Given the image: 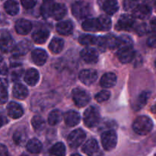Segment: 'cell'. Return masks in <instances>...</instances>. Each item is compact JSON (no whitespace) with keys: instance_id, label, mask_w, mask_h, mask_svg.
<instances>
[{"instance_id":"cell-17","label":"cell","mask_w":156,"mask_h":156,"mask_svg":"<svg viewBox=\"0 0 156 156\" xmlns=\"http://www.w3.org/2000/svg\"><path fill=\"white\" fill-rule=\"evenodd\" d=\"M47 57L48 56H47V52L41 48L35 49L31 53L32 59H33L34 62L37 66L44 65L47 61Z\"/></svg>"},{"instance_id":"cell-51","label":"cell","mask_w":156,"mask_h":156,"mask_svg":"<svg viewBox=\"0 0 156 156\" xmlns=\"http://www.w3.org/2000/svg\"><path fill=\"white\" fill-rule=\"evenodd\" d=\"M151 110H152V112H153V113H155V114H156V104H155V105H154L153 107H152V109H151Z\"/></svg>"},{"instance_id":"cell-40","label":"cell","mask_w":156,"mask_h":156,"mask_svg":"<svg viewBox=\"0 0 156 156\" xmlns=\"http://www.w3.org/2000/svg\"><path fill=\"white\" fill-rule=\"evenodd\" d=\"M105 38L107 48H109L111 50L118 48V37H116L114 35L110 34L105 36Z\"/></svg>"},{"instance_id":"cell-47","label":"cell","mask_w":156,"mask_h":156,"mask_svg":"<svg viewBox=\"0 0 156 156\" xmlns=\"http://www.w3.org/2000/svg\"><path fill=\"white\" fill-rule=\"evenodd\" d=\"M21 4H22L23 7L25 9H32L35 5L37 4L36 1H21Z\"/></svg>"},{"instance_id":"cell-31","label":"cell","mask_w":156,"mask_h":156,"mask_svg":"<svg viewBox=\"0 0 156 156\" xmlns=\"http://www.w3.org/2000/svg\"><path fill=\"white\" fill-rule=\"evenodd\" d=\"M56 2L53 1H45L43 2L41 8V15L44 18H47L51 17L52 12H53V5Z\"/></svg>"},{"instance_id":"cell-24","label":"cell","mask_w":156,"mask_h":156,"mask_svg":"<svg viewBox=\"0 0 156 156\" xmlns=\"http://www.w3.org/2000/svg\"><path fill=\"white\" fill-rule=\"evenodd\" d=\"M66 8L62 3H55L53 8L51 17L55 20H61L66 14Z\"/></svg>"},{"instance_id":"cell-3","label":"cell","mask_w":156,"mask_h":156,"mask_svg":"<svg viewBox=\"0 0 156 156\" xmlns=\"http://www.w3.org/2000/svg\"><path fill=\"white\" fill-rule=\"evenodd\" d=\"M72 12L77 19L85 18L91 14V6L85 2H76L72 6Z\"/></svg>"},{"instance_id":"cell-32","label":"cell","mask_w":156,"mask_h":156,"mask_svg":"<svg viewBox=\"0 0 156 156\" xmlns=\"http://www.w3.org/2000/svg\"><path fill=\"white\" fill-rule=\"evenodd\" d=\"M31 125L37 133H41L46 126L45 121L41 116H34L31 120Z\"/></svg>"},{"instance_id":"cell-35","label":"cell","mask_w":156,"mask_h":156,"mask_svg":"<svg viewBox=\"0 0 156 156\" xmlns=\"http://www.w3.org/2000/svg\"><path fill=\"white\" fill-rule=\"evenodd\" d=\"M8 85L6 79L0 78V105H3L8 100Z\"/></svg>"},{"instance_id":"cell-49","label":"cell","mask_w":156,"mask_h":156,"mask_svg":"<svg viewBox=\"0 0 156 156\" xmlns=\"http://www.w3.org/2000/svg\"><path fill=\"white\" fill-rule=\"evenodd\" d=\"M150 26L151 29H152L154 32H156V18H153V19L150 21Z\"/></svg>"},{"instance_id":"cell-21","label":"cell","mask_w":156,"mask_h":156,"mask_svg":"<svg viewBox=\"0 0 156 156\" xmlns=\"http://www.w3.org/2000/svg\"><path fill=\"white\" fill-rule=\"evenodd\" d=\"M73 24L69 21H60V22L56 24V30H57V32L59 34L64 35V36L71 34L73 33Z\"/></svg>"},{"instance_id":"cell-19","label":"cell","mask_w":156,"mask_h":156,"mask_svg":"<svg viewBox=\"0 0 156 156\" xmlns=\"http://www.w3.org/2000/svg\"><path fill=\"white\" fill-rule=\"evenodd\" d=\"M40 79L39 73L35 69H29L24 74V81L27 85L34 86L38 82Z\"/></svg>"},{"instance_id":"cell-38","label":"cell","mask_w":156,"mask_h":156,"mask_svg":"<svg viewBox=\"0 0 156 156\" xmlns=\"http://www.w3.org/2000/svg\"><path fill=\"white\" fill-rule=\"evenodd\" d=\"M79 42L82 45H94V44H97L98 37H96L94 35L83 34L79 38Z\"/></svg>"},{"instance_id":"cell-44","label":"cell","mask_w":156,"mask_h":156,"mask_svg":"<svg viewBox=\"0 0 156 156\" xmlns=\"http://www.w3.org/2000/svg\"><path fill=\"white\" fill-rule=\"evenodd\" d=\"M9 73V69H8L6 62H5L4 59L0 57V75H5Z\"/></svg>"},{"instance_id":"cell-30","label":"cell","mask_w":156,"mask_h":156,"mask_svg":"<svg viewBox=\"0 0 156 156\" xmlns=\"http://www.w3.org/2000/svg\"><path fill=\"white\" fill-rule=\"evenodd\" d=\"M64 47L63 40L59 37H55L50 41L49 49L53 53H59Z\"/></svg>"},{"instance_id":"cell-43","label":"cell","mask_w":156,"mask_h":156,"mask_svg":"<svg viewBox=\"0 0 156 156\" xmlns=\"http://www.w3.org/2000/svg\"><path fill=\"white\" fill-rule=\"evenodd\" d=\"M148 29L147 25L145 23H142V24H140L139 25H137L136 27H135V31L136 32L137 34L139 35H145L146 34L148 33Z\"/></svg>"},{"instance_id":"cell-39","label":"cell","mask_w":156,"mask_h":156,"mask_svg":"<svg viewBox=\"0 0 156 156\" xmlns=\"http://www.w3.org/2000/svg\"><path fill=\"white\" fill-rule=\"evenodd\" d=\"M99 26H100V30L101 31H107L109 30L111 27V20L109 17L106 15H101L99 18H98Z\"/></svg>"},{"instance_id":"cell-54","label":"cell","mask_w":156,"mask_h":156,"mask_svg":"<svg viewBox=\"0 0 156 156\" xmlns=\"http://www.w3.org/2000/svg\"><path fill=\"white\" fill-rule=\"evenodd\" d=\"M155 9H156V2L155 3Z\"/></svg>"},{"instance_id":"cell-23","label":"cell","mask_w":156,"mask_h":156,"mask_svg":"<svg viewBox=\"0 0 156 156\" xmlns=\"http://www.w3.org/2000/svg\"><path fill=\"white\" fill-rule=\"evenodd\" d=\"M50 33L46 29H39V30H35L32 34V38L34 41L37 44H44L47 41L49 37Z\"/></svg>"},{"instance_id":"cell-1","label":"cell","mask_w":156,"mask_h":156,"mask_svg":"<svg viewBox=\"0 0 156 156\" xmlns=\"http://www.w3.org/2000/svg\"><path fill=\"white\" fill-rule=\"evenodd\" d=\"M133 128L134 132L139 135H147L153 128V122L147 116H140L134 120Z\"/></svg>"},{"instance_id":"cell-50","label":"cell","mask_w":156,"mask_h":156,"mask_svg":"<svg viewBox=\"0 0 156 156\" xmlns=\"http://www.w3.org/2000/svg\"><path fill=\"white\" fill-rule=\"evenodd\" d=\"M6 123H7V119H6L4 116L0 114V127H1L2 126H3V125L5 124Z\"/></svg>"},{"instance_id":"cell-6","label":"cell","mask_w":156,"mask_h":156,"mask_svg":"<svg viewBox=\"0 0 156 156\" xmlns=\"http://www.w3.org/2000/svg\"><path fill=\"white\" fill-rule=\"evenodd\" d=\"M85 133L82 129H77L71 133L68 136V144L69 146L73 149H76L81 146L83 141L85 140Z\"/></svg>"},{"instance_id":"cell-53","label":"cell","mask_w":156,"mask_h":156,"mask_svg":"<svg viewBox=\"0 0 156 156\" xmlns=\"http://www.w3.org/2000/svg\"><path fill=\"white\" fill-rule=\"evenodd\" d=\"M71 156H82V155H79V154H73V155H72Z\"/></svg>"},{"instance_id":"cell-46","label":"cell","mask_w":156,"mask_h":156,"mask_svg":"<svg viewBox=\"0 0 156 156\" xmlns=\"http://www.w3.org/2000/svg\"><path fill=\"white\" fill-rule=\"evenodd\" d=\"M147 45L152 48L156 47V35H152L147 40Z\"/></svg>"},{"instance_id":"cell-37","label":"cell","mask_w":156,"mask_h":156,"mask_svg":"<svg viewBox=\"0 0 156 156\" xmlns=\"http://www.w3.org/2000/svg\"><path fill=\"white\" fill-rule=\"evenodd\" d=\"M50 154L54 156H65L66 146L62 143H57L52 146L50 150Z\"/></svg>"},{"instance_id":"cell-33","label":"cell","mask_w":156,"mask_h":156,"mask_svg":"<svg viewBox=\"0 0 156 156\" xmlns=\"http://www.w3.org/2000/svg\"><path fill=\"white\" fill-rule=\"evenodd\" d=\"M103 9L108 15H114L119 9L118 2L117 1H114V0L105 2L103 5Z\"/></svg>"},{"instance_id":"cell-36","label":"cell","mask_w":156,"mask_h":156,"mask_svg":"<svg viewBox=\"0 0 156 156\" xmlns=\"http://www.w3.org/2000/svg\"><path fill=\"white\" fill-rule=\"evenodd\" d=\"M62 120V113L59 110H53L49 114L48 123L51 126L58 124Z\"/></svg>"},{"instance_id":"cell-27","label":"cell","mask_w":156,"mask_h":156,"mask_svg":"<svg viewBox=\"0 0 156 156\" xmlns=\"http://www.w3.org/2000/svg\"><path fill=\"white\" fill-rule=\"evenodd\" d=\"M42 143L37 139L29 140L26 146V149L31 154H39L42 150Z\"/></svg>"},{"instance_id":"cell-10","label":"cell","mask_w":156,"mask_h":156,"mask_svg":"<svg viewBox=\"0 0 156 156\" xmlns=\"http://www.w3.org/2000/svg\"><path fill=\"white\" fill-rule=\"evenodd\" d=\"M32 48V44L27 40H24L15 45L12 50V54L15 57L25 55Z\"/></svg>"},{"instance_id":"cell-5","label":"cell","mask_w":156,"mask_h":156,"mask_svg":"<svg viewBox=\"0 0 156 156\" xmlns=\"http://www.w3.org/2000/svg\"><path fill=\"white\" fill-rule=\"evenodd\" d=\"M73 99L79 108H83L90 101V95L85 90L76 88L73 90Z\"/></svg>"},{"instance_id":"cell-52","label":"cell","mask_w":156,"mask_h":156,"mask_svg":"<svg viewBox=\"0 0 156 156\" xmlns=\"http://www.w3.org/2000/svg\"><path fill=\"white\" fill-rule=\"evenodd\" d=\"M21 156H34V155H30V154H27V153H23Z\"/></svg>"},{"instance_id":"cell-48","label":"cell","mask_w":156,"mask_h":156,"mask_svg":"<svg viewBox=\"0 0 156 156\" xmlns=\"http://www.w3.org/2000/svg\"><path fill=\"white\" fill-rule=\"evenodd\" d=\"M0 156H9V152L5 146L0 143Z\"/></svg>"},{"instance_id":"cell-41","label":"cell","mask_w":156,"mask_h":156,"mask_svg":"<svg viewBox=\"0 0 156 156\" xmlns=\"http://www.w3.org/2000/svg\"><path fill=\"white\" fill-rule=\"evenodd\" d=\"M133 47V41L129 36L123 35L118 37V49Z\"/></svg>"},{"instance_id":"cell-20","label":"cell","mask_w":156,"mask_h":156,"mask_svg":"<svg viewBox=\"0 0 156 156\" xmlns=\"http://www.w3.org/2000/svg\"><path fill=\"white\" fill-rule=\"evenodd\" d=\"M117 76L113 73H107L104 75L100 80L101 86L103 88H109L116 85Z\"/></svg>"},{"instance_id":"cell-42","label":"cell","mask_w":156,"mask_h":156,"mask_svg":"<svg viewBox=\"0 0 156 156\" xmlns=\"http://www.w3.org/2000/svg\"><path fill=\"white\" fill-rule=\"evenodd\" d=\"M111 97V93L110 91H106V90H103L101 91L100 92L98 93L95 96V99L98 102L101 103V102H105L108 101Z\"/></svg>"},{"instance_id":"cell-9","label":"cell","mask_w":156,"mask_h":156,"mask_svg":"<svg viewBox=\"0 0 156 156\" xmlns=\"http://www.w3.org/2000/svg\"><path fill=\"white\" fill-rule=\"evenodd\" d=\"M98 77V73L94 69H84L80 72L79 78L81 82L86 85L94 83Z\"/></svg>"},{"instance_id":"cell-2","label":"cell","mask_w":156,"mask_h":156,"mask_svg":"<svg viewBox=\"0 0 156 156\" xmlns=\"http://www.w3.org/2000/svg\"><path fill=\"white\" fill-rule=\"evenodd\" d=\"M100 121V113L94 107L87 108L84 113V123L89 128H93L97 126Z\"/></svg>"},{"instance_id":"cell-34","label":"cell","mask_w":156,"mask_h":156,"mask_svg":"<svg viewBox=\"0 0 156 156\" xmlns=\"http://www.w3.org/2000/svg\"><path fill=\"white\" fill-rule=\"evenodd\" d=\"M4 9L5 12L10 15H16L19 12V5L15 1H7L4 4Z\"/></svg>"},{"instance_id":"cell-18","label":"cell","mask_w":156,"mask_h":156,"mask_svg":"<svg viewBox=\"0 0 156 156\" xmlns=\"http://www.w3.org/2000/svg\"><path fill=\"white\" fill-rule=\"evenodd\" d=\"M64 120L68 126H75L80 121V115L75 111H69L64 115Z\"/></svg>"},{"instance_id":"cell-55","label":"cell","mask_w":156,"mask_h":156,"mask_svg":"<svg viewBox=\"0 0 156 156\" xmlns=\"http://www.w3.org/2000/svg\"><path fill=\"white\" fill-rule=\"evenodd\" d=\"M155 67H156V60H155Z\"/></svg>"},{"instance_id":"cell-7","label":"cell","mask_w":156,"mask_h":156,"mask_svg":"<svg viewBox=\"0 0 156 156\" xmlns=\"http://www.w3.org/2000/svg\"><path fill=\"white\" fill-rule=\"evenodd\" d=\"M135 24L134 17L124 14L119 18L116 25V29L118 30H129L133 27Z\"/></svg>"},{"instance_id":"cell-26","label":"cell","mask_w":156,"mask_h":156,"mask_svg":"<svg viewBox=\"0 0 156 156\" xmlns=\"http://www.w3.org/2000/svg\"><path fill=\"white\" fill-rule=\"evenodd\" d=\"M151 95V93L149 91H143L141 94L139 95L138 98L136 100L135 103L133 105V108L135 111H139L141 108H143L147 103L149 97Z\"/></svg>"},{"instance_id":"cell-16","label":"cell","mask_w":156,"mask_h":156,"mask_svg":"<svg viewBox=\"0 0 156 156\" xmlns=\"http://www.w3.org/2000/svg\"><path fill=\"white\" fill-rule=\"evenodd\" d=\"M82 149V152L88 156H92L98 151V143L94 139H90L83 145Z\"/></svg>"},{"instance_id":"cell-22","label":"cell","mask_w":156,"mask_h":156,"mask_svg":"<svg viewBox=\"0 0 156 156\" xmlns=\"http://www.w3.org/2000/svg\"><path fill=\"white\" fill-rule=\"evenodd\" d=\"M13 95L19 100H24L28 95V90L21 83H16L13 87Z\"/></svg>"},{"instance_id":"cell-13","label":"cell","mask_w":156,"mask_h":156,"mask_svg":"<svg viewBox=\"0 0 156 156\" xmlns=\"http://www.w3.org/2000/svg\"><path fill=\"white\" fill-rule=\"evenodd\" d=\"M117 58L123 63L131 62L134 57V51L133 47H125L119 49L117 53Z\"/></svg>"},{"instance_id":"cell-29","label":"cell","mask_w":156,"mask_h":156,"mask_svg":"<svg viewBox=\"0 0 156 156\" xmlns=\"http://www.w3.org/2000/svg\"><path fill=\"white\" fill-rule=\"evenodd\" d=\"M82 28L86 31H100L98 18H90L87 19L82 23Z\"/></svg>"},{"instance_id":"cell-25","label":"cell","mask_w":156,"mask_h":156,"mask_svg":"<svg viewBox=\"0 0 156 156\" xmlns=\"http://www.w3.org/2000/svg\"><path fill=\"white\" fill-rule=\"evenodd\" d=\"M27 135L26 129L24 128H19L17 129L13 135L14 143L18 146H22L26 143Z\"/></svg>"},{"instance_id":"cell-15","label":"cell","mask_w":156,"mask_h":156,"mask_svg":"<svg viewBox=\"0 0 156 156\" xmlns=\"http://www.w3.org/2000/svg\"><path fill=\"white\" fill-rule=\"evenodd\" d=\"M32 24L30 21L26 19L18 20L15 23V30L17 33L21 35H26L31 30Z\"/></svg>"},{"instance_id":"cell-12","label":"cell","mask_w":156,"mask_h":156,"mask_svg":"<svg viewBox=\"0 0 156 156\" xmlns=\"http://www.w3.org/2000/svg\"><path fill=\"white\" fill-rule=\"evenodd\" d=\"M133 17L139 19H146L152 14V9L150 6L145 4L138 5L133 9Z\"/></svg>"},{"instance_id":"cell-8","label":"cell","mask_w":156,"mask_h":156,"mask_svg":"<svg viewBox=\"0 0 156 156\" xmlns=\"http://www.w3.org/2000/svg\"><path fill=\"white\" fill-rule=\"evenodd\" d=\"M15 47V41L13 38L11 37L7 32H4L2 34L0 37V49L4 53H9V52H12L14 47Z\"/></svg>"},{"instance_id":"cell-4","label":"cell","mask_w":156,"mask_h":156,"mask_svg":"<svg viewBox=\"0 0 156 156\" xmlns=\"http://www.w3.org/2000/svg\"><path fill=\"white\" fill-rule=\"evenodd\" d=\"M117 136L114 130H107L101 135V143L106 151H111L116 147Z\"/></svg>"},{"instance_id":"cell-14","label":"cell","mask_w":156,"mask_h":156,"mask_svg":"<svg viewBox=\"0 0 156 156\" xmlns=\"http://www.w3.org/2000/svg\"><path fill=\"white\" fill-rule=\"evenodd\" d=\"M7 112L10 117L13 119H18L23 115L24 111L19 104L16 102H10L7 106Z\"/></svg>"},{"instance_id":"cell-56","label":"cell","mask_w":156,"mask_h":156,"mask_svg":"<svg viewBox=\"0 0 156 156\" xmlns=\"http://www.w3.org/2000/svg\"><path fill=\"white\" fill-rule=\"evenodd\" d=\"M98 156H103V155H98Z\"/></svg>"},{"instance_id":"cell-11","label":"cell","mask_w":156,"mask_h":156,"mask_svg":"<svg viewBox=\"0 0 156 156\" xmlns=\"http://www.w3.org/2000/svg\"><path fill=\"white\" fill-rule=\"evenodd\" d=\"M81 57L88 64H94L98 62V53L97 50L93 48H85L81 51Z\"/></svg>"},{"instance_id":"cell-28","label":"cell","mask_w":156,"mask_h":156,"mask_svg":"<svg viewBox=\"0 0 156 156\" xmlns=\"http://www.w3.org/2000/svg\"><path fill=\"white\" fill-rule=\"evenodd\" d=\"M23 69L21 66V65L18 63L12 64L11 65V69L9 71V77L12 82L19 80L20 78L21 77L23 74Z\"/></svg>"},{"instance_id":"cell-45","label":"cell","mask_w":156,"mask_h":156,"mask_svg":"<svg viewBox=\"0 0 156 156\" xmlns=\"http://www.w3.org/2000/svg\"><path fill=\"white\" fill-rule=\"evenodd\" d=\"M136 2H129L126 1L123 2V6H124L125 10H130L132 9H135L136 7Z\"/></svg>"}]
</instances>
